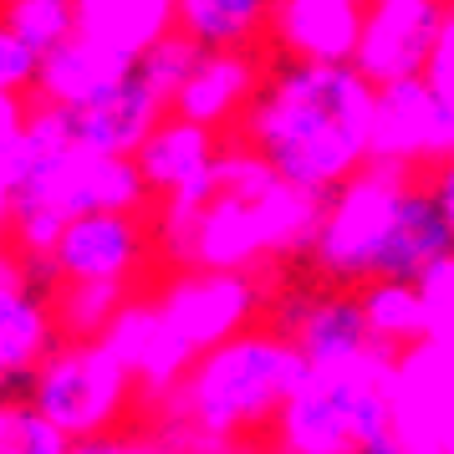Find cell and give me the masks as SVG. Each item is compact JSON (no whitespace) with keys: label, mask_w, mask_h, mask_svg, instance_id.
Segmentation results:
<instances>
[{"label":"cell","mask_w":454,"mask_h":454,"mask_svg":"<svg viewBox=\"0 0 454 454\" xmlns=\"http://www.w3.org/2000/svg\"><path fill=\"white\" fill-rule=\"evenodd\" d=\"M209 454H276V450H266V444H246V439H235V444H220V450H209Z\"/></svg>","instance_id":"obj_33"},{"label":"cell","mask_w":454,"mask_h":454,"mask_svg":"<svg viewBox=\"0 0 454 454\" xmlns=\"http://www.w3.org/2000/svg\"><path fill=\"white\" fill-rule=\"evenodd\" d=\"M72 454H168V450L159 439H113V434H103V439L72 444Z\"/></svg>","instance_id":"obj_31"},{"label":"cell","mask_w":454,"mask_h":454,"mask_svg":"<svg viewBox=\"0 0 454 454\" xmlns=\"http://www.w3.org/2000/svg\"><path fill=\"white\" fill-rule=\"evenodd\" d=\"M372 98L357 67L281 62L240 118V144L286 184L327 200L372 164Z\"/></svg>","instance_id":"obj_2"},{"label":"cell","mask_w":454,"mask_h":454,"mask_svg":"<svg viewBox=\"0 0 454 454\" xmlns=\"http://www.w3.org/2000/svg\"><path fill=\"white\" fill-rule=\"evenodd\" d=\"M0 403H5V378H0Z\"/></svg>","instance_id":"obj_36"},{"label":"cell","mask_w":454,"mask_h":454,"mask_svg":"<svg viewBox=\"0 0 454 454\" xmlns=\"http://www.w3.org/2000/svg\"><path fill=\"white\" fill-rule=\"evenodd\" d=\"M103 342L118 352V363L133 372V383L148 398H164L200 357L179 332L168 327V317L159 311L153 296H128L123 311L113 317V327L103 332Z\"/></svg>","instance_id":"obj_13"},{"label":"cell","mask_w":454,"mask_h":454,"mask_svg":"<svg viewBox=\"0 0 454 454\" xmlns=\"http://www.w3.org/2000/svg\"><path fill=\"white\" fill-rule=\"evenodd\" d=\"M409 184L413 174H403V168L368 164L342 189H332L327 205H322L317 240H311V261H317V270L327 281H337V286L383 281L388 240H393V225H398Z\"/></svg>","instance_id":"obj_6"},{"label":"cell","mask_w":454,"mask_h":454,"mask_svg":"<svg viewBox=\"0 0 454 454\" xmlns=\"http://www.w3.org/2000/svg\"><path fill=\"white\" fill-rule=\"evenodd\" d=\"M133 72V57L113 51V46L92 42V36H72L57 51L42 57V72H36V103L46 107H77L87 98H98L103 87H113L118 77Z\"/></svg>","instance_id":"obj_19"},{"label":"cell","mask_w":454,"mask_h":454,"mask_svg":"<svg viewBox=\"0 0 454 454\" xmlns=\"http://www.w3.org/2000/svg\"><path fill=\"white\" fill-rule=\"evenodd\" d=\"M311 363L281 327H246L220 348L194 357V368L159 398V444L168 454H209L220 444L246 439L307 383Z\"/></svg>","instance_id":"obj_3"},{"label":"cell","mask_w":454,"mask_h":454,"mask_svg":"<svg viewBox=\"0 0 454 454\" xmlns=\"http://www.w3.org/2000/svg\"><path fill=\"white\" fill-rule=\"evenodd\" d=\"M450 16V0H363V42L352 67L372 87L424 77Z\"/></svg>","instance_id":"obj_11"},{"label":"cell","mask_w":454,"mask_h":454,"mask_svg":"<svg viewBox=\"0 0 454 454\" xmlns=\"http://www.w3.org/2000/svg\"><path fill=\"white\" fill-rule=\"evenodd\" d=\"M153 225L144 209H98V215H77L67 220L57 246L46 261H36L31 281L36 286H62V281H98V286H128L144 276L148 250H153Z\"/></svg>","instance_id":"obj_8"},{"label":"cell","mask_w":454,"mask_h":454,"mask_svg":"<svg viewBox=\"0 0 454 454\" xmlns=\"http://www.w3.org/2000/svg\"><path fill=\"white\" fill-rule=\"evenodd\" d=\"M281 332L301 348L311 368H348L378 348L368 317H363V296H352V291H311L301 301H291Z\"/></svg>","instance_id":"obj_15"},{"label":"cell","mask_w":454,"mask_h":454,"mask_svg":"<svg viewBox=\"0 0 454 454\" xmlns=\"http://www.w3.org/2000/svg\"><path fill=\"white\" fill-rule=\"evenodd\" d=\"M348 454H372V450H348Z\"/></svg>","instance_id":"obj_37"},{"label":"cell","mask_w":454,"mask_h":454,"mask_svg":"<svg viewBox=\"0 0 454 454\" xmlns=\"http://www.w3.org/2000/svg\"><path fill=\"white\" fill-rule=\"evenodd\" d=\"M276 0H179V36L200 51H250L270 36Z\"/></svg>","instance_id":"obj_21"},{"label":"cell","mask_w":454,"mask_h":454,"mask_svg":"<svg viewBox=\"0 0 454 454\" xmlns=\"http://www.w3.org/2000/svg\"><path fill=\"white\" fill-rule=\"evenodd\" d=\"M36 72H42V57L0 21V92H36Z\"/></svg>","instance_id":"obj_27"},{"label":"cell","mask_w":454,"mask_h":454,"mask_svg":"<svg viewBox=\"0 0 454 454\" xmlns=\"http://www.w3.org/2000/svg\"><path fill=\"white\" fill-rule=\"evenodd\" d=\"M21 276H31L26 270V255L11 240H0V286H11V281H21Z\"/></svg>","instance_id":"obj_32"},{"label":"cell","mask_w":454,"mask_h":454,"mask_svg":"<svg viewBox=\"0 0 454 454\" xmlns=\"http://www.w3.org/2000/svg\"><path fill=\"white\" fill-rule=\"evenodd\" d=\"M57 342H62V332H57L51 291L36 286L31 276L0 286V378H5V383L31 378V368H36Z\"/></svg>","instance_id":"obj_18"},{"label":"cell","mask_w":454,"mask_h":454,"mask_svg":"<svg viewBox=\"0 0 454 454\" xmlns=\"http://www.w3.org/2000/svg\"><path fill=\"white\" fill-rule=\"evenodd\" d=\"M424 184H429L434 205H439L444 225H450V240H454V153L444 159V164H434L429 174H424Z\"/></svg>","instance_id":"obj_30"},{"label":"cell","mask_w":454,"mask_h":454,"mask_svg":"<svg viewBox=\"0 0 454 454\" xmlns=\"http://www.w3.org/2000/svg\"><path fill=\"white\" fill-rule=\"evenodd\" d=\"M133 372L103 337H62L26 378V398L67 434V439H103L133 409Z\"/></svg>","instance_id":"obj_7"},{"label":"cell","mask_w":454,"mask_h":454,"mask_svg":"<svg viewBox=\"0 0 454 454\" xmlns=\"http://www.w3.org/2000/svg\"><path fill=\"white\" fill-rule=\"evenodd\" d=\"M5 184H11V230L5 235L26 255V266L51 255L67 220L98 215V209H144L153 200L133 159L82 148L67 133L62 107L46 103H31L21 144L5 164Z\"/></svg>","instance_id":"obj_4"},{"label":"cell","mask_w":454,"mask_h":454,"mask_svg":"<svg viewBox=\"0 0 454 454\" xmlns=\"http://www.w3.org/2000/svg\"><path fill=\"white\" fill-rule=\"evenodd\" d=\"M322 205L327 200L286 184L235 138L200 184L168 194L153 235L179 270H255L311 250Z\"/></svg>","instance_id":"obj_1"},{"label":"cell","mask_w":454,"mask_h":454,"mask_svg":"<svg viewBox=\"0 0 454 454\" xmlns=\"http://www.w3.org/2000/svg\"><path fill=\"white\" fill-rule=\"evenodd\" d=\"M5 230H11V184L0 179V235H5Z\"/></svg>","instance_id":"obj_34"},{"label":"cell","mask_w":454,"mask_h":454,"mask_svg":"<svg viewBox=\"0 0 454 454\" xmlns=\"http://www.w3.org/2000/svg\"><path fill=\"white\" fill-rule=\"evenodd\" d=\"M439 454H454V434H450V439H444V450H439Z\"/></svg>","instance_id":"obj_35"},{"label":"cell","mask_w":454,"mask_h":454,"mask_svg":"<svg viewBox=\"0 0 454 454\" xmlns=\"http://www.w3.org/2000/svg\"><path fill=\"white\" fill-rule=\"evenodd\" d=\"M133 296L128 286H98V281H62L51 286V311H57V332L62 337H103L113 317L123 311Z\"/></svg>","instance_id":"obj_23"},{"label":"cell","mask_w":454,"mask_h":454,"mask_svg":"<svg viewBox=\"0 0 454 454\" xmlns=\"http://www.w3.org/2000/svg\"><path fill=\"white\" fill-rule=\"evenodd\" d=\"M153 301L189 348L209 352L230 337H240L255 322L261 281L250 270H179Z\"/></svg>","instance_id":"obj_10"},{"label":"cell","mask_w":454,"mask_h":454,"mask_svg":"<svg viewBox=\"0 0 454 454\" xmlns=\"http://www.w3.org/2000/svg\"><path fill=\"white\" fill-rule=\"evenodd\" d=\"M270 42L281 62L348 67L363 42V0H276Z\"/></svg>","instance_id":"obj_14"},{"label":"cell","mask_w":454,"mask_h":454,"mask_svg":"<svg viewBox=\"0 0 454 454\" xmlns=\"http://www.w3.org/2000/svg\"><path fill=\"white\" fill-rule=\"evenodd\" d=\"M429 82L454 92V0H450V16H444V31H439V46L429 57Z\"/></svg>","instance_id":"obj_29"},{"label":"cell","mask_w":454,"mask_h":454,"mask_svg":"<svg viewBox=\"0 0 454 454\" xmlns=\"http://www.w3.org/2000/svg\"><path fill=\"white\" fill-rule=\"evenodd\" d=\"M220 153H225L220 133L189 123V118H179V113H164L159 128L144 138V148L133 153V164H138V174H144L148 194L168 200V194H179V189L200 184L209 168H215Z\"/></svg>","instance_id":"obj_17"},{"label":"cell","mask_w":454,"mask_h":454,"mask_svg":"<svg viewBox=\"0 0 454 454\" xmlns=\"http://www.w3.org/2000/svg\"><path fill=\"white\" fill-rule=\"evenodd\" d=\"M0 21L36 57H46L77 36V0H0Z\"/></svg>","instance_id":"obj_24"},{"label":"cell","mask_w":454,"mask_h":454,"mask_svg":"<svg viewBox=\"0 0 454 454\" xmlns=\"http://www.w3.org/2000/svg\"><path fill=\"white\" fill-rule=\"evenodd\" d=\"M454 153V92L424 77L383 82L372 98V164L429 174Z\"/></svg>","instance_id":"obj_9"},{"label":"cell","mask_w":454,"mask_h":454,"mask_svg":"<svg viewBox=\"0 0 454 454\" xmlns=\"http://www.w3.org/2000/svg\"><path fill=\"white\" fill-rule=\"evenodd\" d=\"M270 429L276 454H348L398 434V352L372 348L348 368H311Z\"/></svg>","instance_id":"obj_5"},{"label":"cell","mask_w":454,"mask_h":454,"mask_svg":"<svg viewBox=\"0 0 454 454\" xmlns=\"http://www.w3.org/2000/svg\"><path fill=\"white\" fill-rule=\"evenodd\" d=\"M77 31L138 62L179 31V0H77Z\"/></svg>","instance_id":"obj_20"},{"label":"cell","mask_w":454,"mask_h":454,"mask_svg":"<svg viewBox=\"0 0 454 454\" xmlns=\"http://www.w3.org/2000/svg\"><path fill=\"white\" fill-rule=\"evenodd\" d=\"M261 82H266V72L255 62V51H200L168 113H179L209 133H225V128H240Z\"/></svg>","instance_id":"obj_16"},{"label":"cell","mask_w":454,"mask_h":454,"mask_svg":"<svg viewBox=\"0 0 454 454\" xmlns=\"http://www.w3.org/2000/svg\"><path fill=\"white\" fill-rule=\"evenodd\" d=\"M77 439H67L31 398L0 403V454H72Z\"/></svg>","instance_id":"obj_25"},{"label":"cell","mask_w":454,"mask_h":454,"mask_svg":"<svg viewBox=\"0 0 454 454\" xmlns=\"http://www.w3.org/2000/svg\"><path fill=\"white\" fill-rule=\"evenodd\" d=\"M26 118H31V103L21 92H0V179H5V164H11L16 144H21Z\"/></svg>","instance_id":"obj_28"},{"label":"cell","mask_w":454,"mask_h":454,"mask_svg":"<svg viewBox=\"0 0 454 454\" xmlns=\"http://www.w3.org/2000/svg\"><path fill=\"white\" fill-rule=\"evenodd\" d=\"M194 57H200V46L189 42V36H164V42L153 46V51H144L138 57V72L148 77V87L164 98L168 107H174V92L184 87V77H189V67H194Z\"/></svg>","instance_id":"obj_26"},{"label":"cell","mask_w":454,"mask_h":454,"mask_svg":"<svg viewBox=\"0 0 454 454\" xmlns=\"http://www.w3.org/2000/svg\"><path fill=\"white\" fill-rule=\"evenodd\" d=\"M164 113H168V103L148 87V77L138 72V62H133L128 77H118L113 87H103L98 98H87V103H77V107H62L67 133H72L82 148L113 153V159H133V153L144 148V138L159 128Z\"/></svg>","instance_id":"obj_12"},{"label":"cell","mask_w":454,"mask_h":454,"mask_svg":"<svg viewBox=\"0 0 454 454\" xmlns=\"http://www.w3.org/2000/svg\"><path fill=\"white\" fill-rule=\"evenodd\" d=\"M363 317L372 342L383 352L424 348L434 337V307L419 281H368L363 286Z\"/></svg>","instance_id":"obj_22"}]
</instances>
